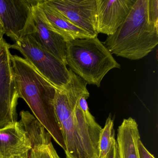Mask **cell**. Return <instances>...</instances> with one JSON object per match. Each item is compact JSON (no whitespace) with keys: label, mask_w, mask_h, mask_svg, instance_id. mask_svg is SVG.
<instances>
[{"label":"cell","mask_w":158,"mask_h":158,"mask_svg":"<svg viewBox=\"0 0 158 158\" xmlns=\"http://www.w3.org/2000/svg\"><path fill=\"white\" fill-rule=\"evenodd\" d=\"M71 78L56 89L54 110L65 145L66 158H99L102 127L90 113L87 83L69 69Z\"/></svg>","instance_id":"6da1fadb"},{"label":"cell","mask_w":158,"mask_h":158,"mask_svg":"<svg viewBox=\"0 0 158 158\" xmlns=\"http://www.w3.org/2000/svg\"><path fill=\"white\" fill-rule=\"evenodd\" d=\"M112 54L135 60L158 44V1L136 0L123 24L103 43Z\"/></svg>","instance_id":"7a4b0ae2"},{"label":"cell","mask_w":158,"mask_h":158,"mask_svg":"<svg viewBox=\"0 0 158 158\" xmlns=\"http://www.w3.org/2000/svg\"><path fill=\"white\" fill-rule=\"evenodd\" d=\"M10 58L19 98L26 102L35 117L64 150V140L54 110L57 89L24 58L12 54Z\"/></svg>","instance_id":"3957f363"},{"label":"cell","mask_w":158,"mask_h":158,"mask_svg":"<svg viewBox=\"0 0 158 158\" xmlns=\"http://www.w3.org/2000/svg\"><path fill=\"white\" fill-rule=\"evenodd\" d=\"M65 64L87 84L98 87L108 72L121 68L98 37L66 42Z\"/></svg>","instance_id":"277c9868"},{"label":"cell","mask_w":158,"mask_h":158,"mask_svg":"<svg viewBox=\"0 0 158 158\" xmlns=\"http://www.w3.org/2000/svg\"><path fill=\"white\" fill-rule=\"evenodd\" d=\"M19 51L31 65L57 89H62L71 78L69 69L63 62L42 47L32 35L10 45Z\"/></svg>","instance_id":"5b68a950"},{"label":"cell","mask_w":158,"mask_h":158,"mask_svg":"<svg viewBox=\"0 0 158 158\" xmlns=\"http://www.w3.org/2000/svg\"><path fill=\"white\" fill-rule=\"evenodd\" d=\"M35 0H0V22L15 42L35 32L33 7Z\"/></svg>","instance_id":"8992f818"},{"label":"cell","mask_w":158,"mask_h":158,"mask_svg":"<svg viewBox=\"0 0 158 158\" xmlns=\"http://www.w3.org/2000/svg\"><path fill=\"white\" fill-rule=\"evenodd\" d=\"M10 44L0 43V128L17 122L19 98L13 73Z\"/></svg>","instance_id":"52a82bcc"},{"label":"cell","mask_w":158,"mask_h":158,"mask_svg":"<svg viewBox=\"0 0 158 158\" xmlns=\"http://www.w3.org/2000/svg\"><path fill=\"white\" fill-rule=\"evenodd\" d=\"M73 23L92 37L96 30V0H47Z\"/></svg>","instance_id":"ba28073f"},{"label":"cell","mask_w":158,"mask_h":158,"mask_svg":"<svg viewBox=\"0 0 158 158\" xmlns=\"http://www.w3.org/2000/svg\"><path fill=\"white\" fill-rule=\"evenodd\" d=\"M136 0H96V30L108 36L123 24Z\"/></svg>","instance_id":"9c48e42d"},{"label":"cell","mask_w":158,"mask_h":158,"mask_svg":"<svg viewBox=\"0 0 158 158\" xmlns=\"http://www.w3.org/2000/svg\"><path fill=\"white\" fill-rule=\"evenodd\" d=\"M32 149L20 122L0 128V158H28Z\"/></svg>","instance_id":"30bf717a"},{"label":"cell","mask_w":158,"mask_h":158,"mask_svg":"<svg viewBox=\"0 0 158 158\" xmlns=\"http://www.w3.org/2000/svg\"><path fill=\"white\" fill-rule=\"evenodd\" d=\"M35 32L31 35L48 51L65 64L66 42L49 26L45 16L35 0L33 7Z\"/></svg>","instance_id":"8fae6325"},{"label":"cell","mask_w":158,"mask_h":158,"mask_svg":"<svg viewBox=\"0 0 158 158\" xmlns=\"http://www.w3.org/2000/svg\"><path fill=\"white\" fill-rule=\"evenodd\" d=\"M38 4L49 26L61 36L66 42L76 39L94 37L73 23L49 4L47 0H38Z\"/></svg>","instance_id":"7c38bea8"},{"label":"cell","mask_w":158,"mask_h":158,"mask_svg":"<svg viewBox=\"0 0 158 158\" xmlns=\"http://www.w3.org/2000/svg\"><path fill=\"white\" fill-rule=\"evenodd\" d=\"M119 158H139L138 141L140 139L138 125L132 117L124 119L117 130Z\"/></svg>","instance_id":"4fadbf2b"},{"label":"cell","mask_w":158,"mask_h":158,"mask_svg":"<svg viewBox=\"0 0 158 158\" xmlns=\"http://www.w3.org/2000/svg\"><path fill=\"white\" fill-rule=\"evenodd\" d=\"M21 123L28 136L32 149L39 148L51 143L52 136L43 125L28 111L20 113Z\"/></svg>","instance_id":"5bb4252c"},{"label":"cell","mask_w":158,"mask_h":158,"mask_svg":"<svg viewBox=\"0 0 158 158\" xmlns=\"http://www.w3.org/2000/svg\"><path fill=\"white\" fill-rule=\"evenodd\" d=\"M114 121L110 115L107 118L105 126L102 129L99 140V158H105L116 141L114 128Z\"/></svg>","instance_id":"9a60e30c"},{"label":"cell","mask_w":158,"mask_h":158,"mask_svg":"<svg viewBox=\"0 0 158 158\" xmlns=\"http://www.w3.org/2000/svg\"><path fill=\"white\" fill-rule=\"evenodd\" d=\"M28 158H60L52 143L39 148L32 149Z\"/></svg>","instance_id":"2e32d148"},{"label":"cell","mask_w":158,"mask_h":158,"mask_svg":"<svg viewBox=\"0 0 158 158\" xmlns=\"http://www.w3.org/2000/svg\"><path fill=\"white\" fill-rule=\"evenodd\" d=\"M138 149L139 158H155L145 148L140 139L138 141Z\"/></svg>","instance_id":"e0dca14e"},{"label":"cell","mask_w":158,"mask_h":158,"mask_svg":"<svg viewBox=\"0 0 158 158\" xmlns=\"http://www.w3.org/2000/svg\"><path fill=\"white\" fill-rule=\"evenodd\" d=\"M105 158H119L116 141L114 143L110 150Z\"/></svg>","instance_id":"ac0fdd59"},{"label":"cell","mask_w":158,"mask_h":158,"mask_svg":"<svg viewBox=\"0 0 158 158\" xmlns=\"http://www.w3.org/2000/svg\"><path fill=\"white\" fill-rule=\"evenodd\" d=\"M4 35H5V33H4V29H3L1 23L0 22V42L4 39L3 36Z\"/></svg>","instance_id":"d6986e66"},{"label":"cell","mask_w":158,"mask_h":158,"mask_svg":"<svg viewBox=\"0 0 158 158\" xmlns=\"http://www.w3.org/2000/svg\"><path fill=\"white\" fill-rule=\"evenodd\" d=\"M1 42H2V41H1V42H0V43H1Z\"/></svg>","instance_id":"ffe728a7"}]
</instances>
